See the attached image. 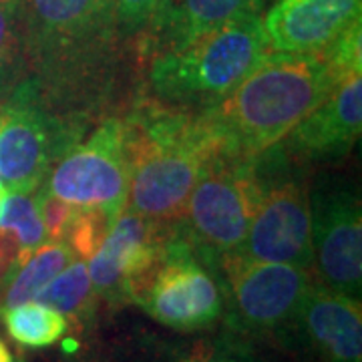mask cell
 <instances>
[{
    "label": "cell",
    "mask_w": 362,
    "mask_h": 362,
    "mask_svg": "<svg viewBox=\"0 0 362 362\" xmlns=\"http://www.w3.org/2000/svg\"><path fill=\"white\" fill-rule=\"evenodd\" d=\"M344 81L326 52H270L218 107L207 109L223 153L254 157L290 129Z\"/></svg>",
    "instance_id": "cell-1"
},
{
    "label": "cell",
    "mask_w": 362,
    "mask_h": 362,
    "mask_svg": "<svg viewBox=\"0 0 362 362\" xmlns=\"http://www.w3.org/2000/svg\"><path fill=\"white\" fill-rule=\"evenodd\" d=\"M131 211L161 223H177L197 180L216 157L226 156L207 113L141 107L125 121Z\"/></svg>",
    "instance_id": "cell-2"
},
{
    "label": "cell",
    "mask_w": 362,
    "mask_h": 362,
    "mask_svg": "<svg viewBox=\"0 0 362 362\" xmlns=\"http://www.w3.org/2000/svg\"><path fill=\"white\" fill-rule=\"evenodd\" d=\"M262 14H246L194 40L157 51L149 87L157 103L204 113L214 109L270 54Z\"/></svg>",
    "instance_id": "cell-3"
},
{
    "label": "cell",
    "mask_w": 362,
    "mask_h": 362,
    "mask_svg": "<svg viewBox=\"0 0 362 362\" xmlns=\"http://www.w3.org/2000/svg\"><path fill=\"white\" fill-rule=\"evenodd\" d=\"M21 18L33 78L54 103L103 66L117 30L111 0H21Z\"/></svg>",
    "instance_id": "cell-4"
},
{
    "label": "cell",
    "mask_w": 362,
    "mask_h": 362,
    "mask_svg": "<svg viewBox=\"0 0 362 362\" xmlns=\"http://www.w3.org/2000/svg\"><path fill=\"white\" fill-rule=\"evenodd\" d=\"M259 194L246 238L233 252L312 270L310 195L296 161L274 145L254 156ZM230 254V252H228Z\"/></svg>",
    "instance_id": "cell-5"
},
{
    "label": "cell",
    "mask_w": 362,
    "mask_h": 362,
    "mask_svg": "<svg viewBox=\"0 0 362 362\" xmlns=\"http://www.w3.org/2000/svg\"><path fill=\"white\" fill-rule=\"evenodd\" d=\"M81 139L35 78L16 83L0 107V181L13 194H33L52 165Z\"/></svg>",
    "instance_id": "cell-6"
},
{
    "label": "cell",
    "mask_w": 362,
    "mask_h": 362,
    "mask_svg": "<svg viewBox=\"0 0 362 362\" xmlns=\"http://www.w3.org/2000/svg\"><path fill=\"white\" fill-rule=\"evenodd\" d=\"M259 194L254 157H216L185 204L181 232L206 266H218L246 238Z\"/></svg>",
    "instance_id": "cell-7"
},
{
    "label": "cell",
    "mask_w": 362,
    "mask_h": 362,
    "mask_svg": "<svg viewBox=\"0 0 362 362\" xmlns=\"http://www.w3.org/2000/svg\"><path fill=\"white\" fill-rule=\"evenodd\" d=\"M40 187L71 206L99 209L115 221L129 189L125 121L111 117L87 139H78L52 165Z\"/></svg>",
    "instance_id": "cell-8"
},
{
    "label": "cell",
    "mask_w": 362,
    "mask_h": 362,
    "mask_svg": "<svg viewBox=\"0 0 362 362\" xmlns=\"http://www.w3.org/2000/svg\"><path fill=\"white\" fill-rule=\"evenodd\" d=\"M223 274L221 290L230 300L232 324L250 334H286L298 306L314 282L312 270L280 262H259L235 252L218 262Z\"/></svg>",
    "instance_id": "cell-9"
},
{
    "label": "cell",
    "mask_w": 362,
    "mask_h": 362,
    "mask_svg": "<svg viewBox=\"0 0 362 362\" xmlns=\"http://www.w3.org/2000/svg\"><path fill=\"white\" fill-rule=\"evenodd\" d=\"M135 304L168 328L194 332L220 320L223 290L189 240L175 228L169 233L157 270Z\"/></svg>",
    "instance_id": "cell-10"
},
{
    "label": "cell",
    "mask_w": 362,
    "mask_h": 362,
    "mask_svg": "<svg viewBox=\"0 0 362 362\" xmlns=\"http://www.w3.org/2000/svg\"><path fill=\"white\" fill-rule=\"evenodd\" d=\"M169 226L123 207L101 246L87 259L95 294L109 302H135L161 262Z\"/></svg>",
    "instance_id": "cell-11"
},
{
    "label": "cell",
    "mask_w": 362,
    "mask_h": 362,
    "mask_svg": "<svg viewBox=\"0 0 362 362\" xmlns=\"http://www.w3.org/2000/svg\"><path fill=\"white\" fill-rule=\"evenodd\" d=\"M312 252L320 284L346 296L362 290V207L349 185H318L310 197Z\"/></svg>",
    "instance_id": "cell-12"
},
{
    "label": "cell",
    "mask_w": 362,
    "mask_h": 362,
    "mask_svg": "<svg viewBox=\"0 0 362 362\" xmlns=\"http://www.w3.org/2000/svg\"><path fill=\"white\" fill-rule=\"evenodd\" d=\"M361 129L362 73H354L276 145L298 165L334 163L352 151Z\"/></svg>",
    "instance_id": "cell-13"
},
{
    "label": "cell",
    "mask_w": 362,
    "mask_h": 362,
    "mask_svg": "<svg viewBox=\"0 0 362 362\" xmlns=\"http://www.w3.org/2000/svg\"><path fill=\"white\" fill-rule=\"evenodd\" d=\"M290 330L320 362H362L361 298L312 282Z\"/></svg>",
    "instance_id": "cell-14"
},
{
    "label": "cell",
    "mask_w": 362,
    "mask_h": 362,
    "mask_svg": "<svg viewBox=\"0 0 362 362\" xmlns=\"http://www.w3.org/2000/svg\"><path fill=\"white\" fill-rule=\"evenodd\" d=\"M362 0H274L262 16L272 52H316L361 21Z\"/></svg>",
    "instance_id": "cell-15"
},
{
    "label": "cell",
    "mask_w": 362,
    "mask_h": 362,
    "mask_svg": "<svg viewBox=\"0 0 362 362\" xmlns=\"http://www.w3.org/2000/svg\"><path fill=\"white\" fill-rule=\"evenodd\" d=\"M268 0H165L153 30L159 51L181 47L207 30L246 14H262Z\"/></svg>",
    "instance_id": "cell-16"
},
{
    "label": "cell",
    "mask_w": 362,
    "mask_h": 362,
    "mask_svg": "<svg viewBox=\"0 0 362 362\" xmlns=\"http://www.w3.org/2000/svg\"><path fill=\"white\" fill-rule=\"evenodd\" d=\"M75 258V252L65 240H47L30 258L11 272L2 294V310L35 300L40 290Z\"/></svg>",
    "instance_id": "cell-17"
},
{
    "label": "cell",
    "mask_w": 362,
    "mask_h": 362,
    "mask_svg": "<svg viewBox=\"0 0 362 362\" xmlns=\"http://www.w3.org/2000/svg\"><path fill=\"white\" fill-rule=\"evenodd\" d=\"M6 332L25 349H47L57 344L69 330L63 312L54 310L37 300H28L2 310Z\"/></svg>",
    "instance_id": "cell-18"
},
{
    "label": "cell",
    "mask_w": 362,
    "mask_h": 362,
    "mask_svg": "<svg viewBox=\"0 0 362 362\" xmlns=\"http://www.w3.org/2000/svg\"><path fill=\"white\" fill-rule=\"evenodd\" d=\"M35 300L63 312L65 316L81 318L85 312L90 310V302H93V284H90L87 262L81 258L73 259L65 270L59 272L40 290Z\"/></svg>",
    "instance_id": "cell-19"
},
{
    "label": "cell",
    "mask_w": 362,
    "mask_h": 362,
    "mask_svg": "<svg viewBox=\"0 0 362 362\" xmlns=\"http://www.w3.org/2000/svg\"><path fill=\"white\" fill-rule=\"evenodd\" d=\"M0 230L13 232L18 240L16 266L26 262L33 256V252H37L47 242L39 207L30 194H13V192L6 194L0 206Z\"/></svg>",
    "instance_id": "cell-20"
},
{
    "label": "cell",
    "mask_w": 362,
    "mask_h": 362,
    "mask_svg": "<svg viewBox=\"0 0 362 362\" xmlns=\"http://www.w3.org/2000/svg\"><path fill=\"white\" fill-rule=\"evenodd\" d=\"M25 59L21 2H0V93L16 85Z\"/></svg>",
    "instance_id": "cell-21"
},
{
    "label": "cell",
    "mask_w": 362,
    "mask_h": 362,
    "mask_svg": "<svg viewBox=\"0 0 362 362\" xmlns=\"http://www.w3.org/2000/svg\"><path fill=\"white\" fill-rule=\"evenodd\" d=\"M111 226H113V220L105 216L103 211L78 207L63 240L71 246L77 258L87 262L95 254V250L101 246Z\"/></svg>",
    "instance_id": "cell-22"
},
{
    "label": "cell",
    "mask_w": 362,
    "mask_h": 362,
    "mask_svg": "<svg viewBox=\"0 0 362 362\" xmlns=\"http://www.w3.org/2000/svg\"><path fill=\"white\" fill-rule=\"evenodd\" d=\"M165 0H111L117 28L125 35H137L153 28Z\"/></svg>",
    "instance_id": "cell-23"
},
{
    "label": "cell",
    "mask_w": 362,
    "mask_h": 362,
    "mask_svg": "<svg viewBox=\"0 0 362 362\" xmlns=\"http://www.w3.org/2000/svg\"><path fill=\"white\" fill-rule=\"evenodd\" d=\"M35 202L39 207V216L42 220V226H45L47 240H63L78 207L54 197L45 187L37 189Z\"/></svg>",
    "instance_id": "cell-24"
},
{
    "label": "cell",
    "mask_w": 362,
    "mask_h": 362,
    "mask_svg": "<svg viewBox=\"0 0 362 362\" xmlns=\"http://www.w3.org/2000/svg\"><path fill=\"white\" fill-rule=\"evenodd\" d=\"M177 362H258L246 349L228 342H202Z\"/></svg>",
    "instance_id": "cell-25"
},
{
    "label": "cell",
    "mask_w": 362,
    "mask_h": 362,
    "mask_svg": "<svg viewBox=\"0 0 362 362\" xmlns=\"http://www.w3.org/2000/svg\"><path fill=\"white\" fill-rule=\"evenodd\" d=\"M18 258V240L13 232L0 230V282H6Z\"/></svg>",
    "instance_id": "cell-26"
},
{
    "label": "cell",
    "mask_w": 362,
    "mask_h": 362,
    "mask_svg": "<svg viewBox=\"0 0 362 362\" xmlns=\"http://www.w3.org/2000/svg\"><path fill=\"white\" fill-rule=\"evenodd\" d=\"M0 362H14L13 352L8 350V346L0 340Z\"/></svg>",
    "instance_id": "cell-27"
},
{
    "label": "cell",
    "mask_w": 362,
    "mask_h": 362,
    "mask_svg": "<svg viewBox=\"0 0 362 362\" xmlns=\"http://www.w3.org/2000/svg\"><path fill=\"white\" fill-rule=\"evenodd\" d=\"M6 194H8V189L4 187V183L0 181V206H2V199L6 197Z\"/></svg>",
    "instance_id": "cell-28"
},
{
    "label": "cell",
    "mask_w": 362,
    "mask_h": 362,
    "mask_svg": "<svg viewBox=\"0 0 362 362\" xmlns=\"http://www.w3.org/2000/svg\"><path fill=\"white\" fill-rule=\"evenodd\" d=\"M0 2H21V0H0Z\"/></svg>",
    "instance_id": "cell-29"
}]
</instances>
